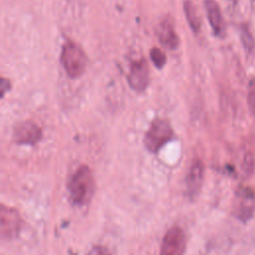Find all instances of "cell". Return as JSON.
Returning <instances> with one entry per match:
<instances>
[{"label": "cell", "instance_id": "cell-6", "mask_svg": "<svg viewBox=\"0 0 255 255\" xmlns=\"http://www.w3.org/2000/svg\"><path fill=\"white\" fill-rule=\"evenodd\" d=\"M129 87L136 91H144L149 84V67L144 58L131 62L128 76Z\"/></svg>", "mask_w": 255, "mask_h": 255}, {"label": "cell", "instance_id": "cell-10", "mask_svg": "<svg viewBox=\"0 0 255 255\" xmlns=\"http://www.w3.org/2000/svg\"><path fill=\"white\" fill-rule=\"evenodd\" d=\"M204 166L200 160H196L190 166L185 177V190L189 198H194L199 192L203 181Z\"/></svg>", "mask_w": 255, "mask_h": 255}, {"label": "cell", "instance_id": "cell-1", "mask_svg": "<svg viewBox=\"0 0 255 255\" xmlns=\"http://www.w3.org/2000/svg\"><path fill=\"white\" fill-rule=\"evenodd\" d=\"M95 189V180L91 169L83 165L72 175L69 182V191L74 203L79 205L87 204Z\"/></svg>", "mask_w": 255, "mask_h": 255}, {"label": "cell", "instance_id": "cell-4", "mask_svg": "<svg viewBox=\"0 0 255 255\" xmlns=\"http://www.w3.org/2000/svg\"><path fill=\"white\" fill-rule=\"evenodd\" d=\"M186 236L179 226H173L164 234L159 255H184Z\"/></svg>", "mask_w": 255, "mask_h": 255}, {"label": "cell", "instance_id": "cell-9", "mask_svg": "<svg viewBox=\"0 0 255 255\" xmlns=\"http://www.w3.org/2000/svg\"><path fill=\"white\" fill-rule=\"evenodd\" d=\"M204 8L214 35L222 38L225 35V23L219 5L214 0H204Z\"/></svg>", "mask_w": 255, "mask_h": 255}, {"label": "cell", "instance_id": "cell-12", "mask_svg": "<svg viewBox=\"0 0 255 255\" xmlns=\"http://www.w3.org/2000/svg\"><path fill=\"white\" fill-rule=\"evenodd\" d=\"M183 11H184L186 21H187L189 27L191 28V30L194 33L199 32L200 28H201V21H200V17L198 15L195 5L189 0L184 1Z\"/></svg>", "mask_w": 255, "mask_h": 255}, {"label": "cell", "instance_id": "cell-18", "mask_svg": "<svg viewBox=\"0 0 255 255\" xmlns=\"http://www.w3.org/2000/svg\"><path fill=\"white\" fill-rule=\"evenodd\" d=\"M253 156L252 154H246L244 157V169L246 170V172L251 173L253 170Z\"/></svg>", "mask_w": 255, "mask_h": 255}, {"label": "cell", "instance_id": "cell-8", "mask_svg": "<svg viewBox=\"0 0 255 255\" xmlns=\"http://www.w3.org/2000/svg\"><path fill=\"white\" fill-rule=\"evenodd\" d=\"M42 137L41 128L34 123L25 122L14 129V139L19 144H35Z\"/></svg>", "mask_w": 255, "mask_h": 255}, {"label": "cell", "instance_id": "cell-3", "mask_svg": "<svg viewBox=\"0 0 255 255\" xmlns=\"http://www.w3.org/2000/svg\"><path fill=\"white\" fill-rule=\"evenodd\" d=\"M173 137L170 125L163 119H154L145 132L143 143L151 153H157Z\"/></svg>", "mask_w": 255, "mask_h": 255}, {"label": "cell", "instance_id": "cell-2", "mask_svg": "<svg viewBox=\"0 0 255 255\" xmlns=\"http://www.w3.org/2000/svg\"><path fill=\"white\" fill-rule=\"evenodd\" d=\"M60 59L66 74L72 79L80 78L86 71L88 58L84 50L73 41L63 45Z\"/></svg>", "mask_w": 255, "mask_h": 255}, {"label": "cell", "instance_id": "cell-5", "mask_svg": "<svg viewBox=\"0 0 255 255\" xmlns=\"http://www.w3.org/2000/svg\"><path fill=\"white\" fill-rule=\"evenodd\" d=\"M21 228V218L17 210L0 206V238L11 239L17 236Z\"/></svg>", "mask_w": 255, "mask_h": 255}, {"label": "cell", "instance_id": "cell-16", "mask_svg": "<svg viewBox=\"0 0 255 255\" xmlns=\"http://www.w3.org/2000/svg\"><path fill=\"white\" fill-rule=\"evenodd\" d=\"M10 89H11L10 81L4 77H0V99H2Z\"/></svg>", "mask_w": 255, "mask_h": 255}, {"label": "cell", "instance_id": "cell-7", "mask_svg": "<svg viewBox=\"0 0 255 255\" xmlns=\"http://www.w3.org/2000/svg\"><path fill=\"white\" fill-rule=\"evenodd\" d=\"M156 36L162 47L167 50H175L179 45V38L175 32L173 21L170 18L162 19L156 28Z\"/></svg>", "mask_w": 255, "mask_h": 255}, {"label": "cell", "instance_id": "cell-15", "mask_svg": "<svg viewBox=\"0 0 255 255\" xmlns=\"http://www.w3.org/2000/svg\"><path fill=\"white\" fill-rule=\"evenodd\" d=\"M247 104L250 112L255 116V79L249 82L247 93Z\"/></svg>", "mask_w": 255, "mask_h": 255}, {"label": "cell", "instance_id": "cell-13", "mask_svg": "<svg viewBox=\"0 0 255 255\" xmlns=\"http://www.w3.org/2000/svg\"><path fill=\"white\" fill-rule=\"evenodd\" d=\"M239 37L245 51L247 53H253L255 50V39L246 24H242L240 26Z\"/></svg>", "mask_w": 255, "mask_h": 255}, {"label": "cell", "instance_id": "cell-20", "mask_svg": "<svg viewBox=\"0 0 255 255\" xmlns=\"http://www.w3.org/2000/svg\"><path fill=\"white\" fill-rule=\"evenodd\" d=\"M253 1H254V2H255V0H253Z\"/></svg>", "mask_w": 255, "mask_h": 255}, {"label": "cell", "instance_id": "cell-11", "mask_svg": "<svg viewBox=\"0 0 255 255\" xmlns=\"http://www.w3.org/2000/svg\"><path fill=\"white\" fill-rule=\"evenodd\" d=\"M254 193L253 190L248 187H243L238 190L237 204L235 214L241 221L248 220L253 213L254 209Z\"/></svg>", "mask_w": 255, "mask_h": 255}, {"label": "cell", "instance_id": "cell-17", "mask_svg": "<svg viewBox=\"0 0 255 255\" xmlns=\"http://www.w3.org/2000/svg\"><path fill=\"white\" fill-rule=\"evenodd\" d=\"M88 255H111V253L104 246H95L90 250Z\"/></svg>", "mask_w": 255, "mask_h": 255}, {"label": "cell", "instance_id": "cell-19", "mask_svg": "<svg viewBox=\"0 0 255 255\" xmlns=\"http://www.w3.org/2000/svg\"><path fill=\"white\" fill-rule=\"evenodd\" d=\"M230 1H233V2H234V1H236V0H230Z\"/></svg>", "mask_w": 255, "mask_h": 255}, {"label": "cell", "instance_id": "cell-14", "mask_svg": "<svg viewBox=\"0 0 255 255\" xmlns=\"http://www.w3.org/2000/svg\"><path fill=\"white\" fill-rule=\"evenodd\" d=\"M149 58L157 69H162L166 64V55L159 48L153 47L149 51Z\"/></svg>", "mask_w": 255, "mask_h": 255}]
</instances>
